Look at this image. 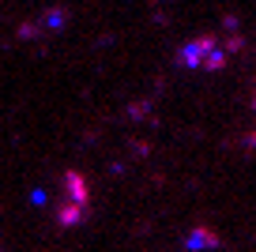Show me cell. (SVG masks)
<instances>
[{"label":"cell","mask_w":256,"mask_h":252,"mask_svg":"<svg viewBox=\"0 0 256 252\" xmlns=\"http://www.w3.org/2000/svg\"><path fill=\"white\" fill-rule=\"evenodd\" d=\"M215 244H218V237L211 230H192V237H188V248H215Z\"/></svg>","instance_id":"obj_3"},{"label":"cell","mask_w":256,"mask_h":252,"mask_svg":"<svg viewBox=\"0 0 256 252\" xmlns=\"http://www.w3.org/2000/svg\"><path fill=\"white\" fill-rule=\"evenodd\" d=\"M90 204V192H87V181H83V174H64V200H60V211H56V218H60V226H76V222L83 218V211H87Z\"/></svg>","instance_id":"obj_2"},{"label":"cell","mask_w":256,"mask_h":252,"mask_svg":"<svg viewBox=\"0 0 256 252\" xmlns=\"http://www.w3.org/2000/svg\"><path fill=\"white\" fill-rule=\"evenodd\" d=\"M177 60L184 64V68H200V72H218L226 64V49L218 46L215 38H192L181 46V53H177Z\"/></svg>","instance_id":"obj_1"}]
</instances>
